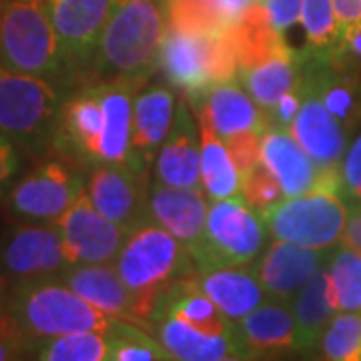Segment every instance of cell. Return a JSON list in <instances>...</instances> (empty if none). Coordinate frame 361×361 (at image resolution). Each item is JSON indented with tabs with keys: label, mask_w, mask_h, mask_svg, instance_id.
<instances>
[{
	"label": "cell",
	"mask_w": 361,
	"mask_h": 361,
	"mask_svg": "<svg viewBox=\"0 0 361 361\" xmlns=\"http://www.w3.org/2000/svg\"><path fill=\"white\" fill-rule=\"evenodd\" d=\"M4 313L23 334L28 349L40 348L54 337L80 331L115 336L130 323L97 310L61 279H42L8 287L4 293Z\"/></svg>",
	"instance_id": "6da1fadb"
},
{
	"label": "cell",
	"mask_w": 361,
	"mask_h": 361,
	"mask_svg": "<svg viewBox=\"0 0 361 361\" xmlns=\"http://www.w3.org/2000/svg\"><path fill=\"white\" fill-rule=\"evenodd\" d=\"M167 26L155 0H115L85 82L142 85L159 68Z\"/></svg>",
	"instance_id": "7a4b0ae2"
},
{
	"label": "cell",
	"mask_w": 361,
	"mask_h": 361,
	"mask_svg": "<svg viewBox=\"0 0 361 361\" xmlns=\"http://www.w3.org/2000/svg\"><path fill=\"white\" fill-rule=\"evenodd\" d=\"M0 65L44 78L65 92L78 87L47 0H6L0 28Z\"/></svg>",
	"instance_id": "3957f363"
},
{
	"label": "cell",
	"mask_w": 361,
	"mask_h": 361,
	"mask_svg": "<svg viewBox=\"0 0 361 361\" xmlns=\"http://www.w3.org/2000/svg\"><path fill=\"white\" fill-rule=\"evenodd\" d=\"M113 265L139 299L147 331L159 297L179 279L197 273L189 249L151 217L130 229Z\"/></svg>",
	"instance_id": "277c9868"
},
{
	"label": "cell",
	"mask_w": 361,
	"mask_h": 361,
	"mask_svg": "<svg viewBox=\"0 0 361 361\" xmlns=\"http://www.w3.org/2000/svg\"><path fill=\"white\" fill-rule=\"evenodd\" d=\"M66 94L44 78L0 65V137L35 159L49 157Z\"/></svg>",
	"instance_id": "5b68a950"
},
{
	"label": "cell",
	"mask_w": 361,
	"mask_h": 361,
	"mask_svg": "<svg viewBox=\"0 0 361 361\" xmlns=\"http://www.w3.org/2000/svg\"><path fill=\"white\" fill-rule=\"evenodd\" d=\"M269 229L263 217L241 197L209 203L205 235L191 251L197 271L253 265L269 245Z\"/></svg>",
	"instance_id": "8992f818"
},
{
	"label": "cell",
	"mask_w": 361,
	"mask_h": 361,
	"mask_svg": "<svg viewBox=\"0 0 361 361\" xmlns=\"http://www.w3.org/2000/svg\"><path fill=\"white\" fill-rule=\"evenodd\" d=\"M273 239L329 251L345 231L349 205L341 189L317 187L299 197H285L261 213Z\"/></svg>",
	"instance_id": "52a82bcc"
},
{
	"label": "cell",
	"mask_w": 361,
	"mask_h": 361,
	"mask_svg": "<svg viewBox=\"0 0 361 361\" xmlns=\"http://www.w3.org/2000/svg\"><path fill=\"white\" fill-rule=\"evenodd\" d=\"M80 167L44 157L6 193V209L18 223H56L85 189Z\"/></svg>",
	"instance_id": "ba28073f"
},
{
	"label": "cell",
	"mask_w": 361,
	"mask_h": 361,
	"mask_svg": "<svg viewBox=\"0 0 361 361\" xmlns=\"http://www.w3.org/2000/svg\"><path fill=\"white\" fill-rule=\"evenodd\" d=\"M68 267L56 223H18L0 237V279L6 287L59 279Z\"/></svg>",
	"instance_id": "9c48e42d"
},
{
	"label": "cell",
	"mask_w": 361,
	"mask_h": 361,
	"mask_svg": "<svg viewBox=\"0 0 361 361\" xmlns=\"http://www.w3.org/2000/svg\"><path fill=\"white\" fill-rule=\"evenodd\" d=\"M104 130V109L97 82H82L63 101L52 153L80 169L101 163V141Z\"/></svg>",
	"instance_id": "30bf717a"
},
{
	"label": "cell",
	"mask_w": 361,
	"mask_h": 361,
	"mask_svg": "<svg viewBox=\"0 0 361 361\" xmlns=\"http://www.w3.org/2000/svg\"><path fill=\"white\" fill-rule=\"evenodd\" d=\"M65 253L71 265H101L115 263L127 235L123 227L106 219L92 205L87 187L78 193L75 203L56 221Z\"/></svg>",
	"instance_id": "8fae6325"
},
{
	"label": "cell",
	"mask_w": 361,
	"mask_h": 361,
	"mask_svg": "<svg viewBox=\"0 0 361 361\" xmlns=\"http://www.w3.org/2000/svg\"><path fill=\"white\" fill-rule=\"evenodd\" d=\"M85 187L92 205L127 233L149 217V171L121 163H101L89 169Z\"/></svg>",
	"instance_id": "7c38bea8"
},
{
	"label": "cell",
	"mask_w": 361,
	"mask_h": 361,
	"mask_svg": "<svg viewBox=\"0 0 361 361\" xmlns=\"http://www.w3.org/2000/svg\"><path fill=\"white\" fill-rule=\"evenodd\" d=\"M113 4L115 0H47L52 25L77 73L78 85L89 78Z\"/></svg>",
	"instance_id": "4fadbf2b"
},
{
	"label": "cell",
	"mask_w": 361,
	"mask_h": 361,
	"mask_svg": "<svg viewBox=\"0 0 361 361\" xmlns=\"http://www.w3.org/2000/svg\"><path fill=\"white\" fill-rule=\"evenodd\" d=\"M213 37L189 35L167 26L159 52V71L175 90H183L193 109H199L213 82Z\"/></svg>",
	"instance_id": "5bb4252c"
},
{
	"label": "cell",
	"mask_w": 361,
	"mask_h": 361,
	"mask_svg": "<svg viewBox=\"0 0 361 361\" xmlns=\"http://www.w3.org/2000/svg\"><path fill=\"white\" fill-rule=\"evenodd\" d=\"M261 163L279 180L285 197H299L317 187L341 189L339 169H322L289 129L267 127L261 135Z\"/></svg>",
	"instance_id": "9a60e30c"
},
{
	"label": "cell",
	"mask_w": 361,
	"mask_h": 361,
	"mask_svg": "<svg viewBox=\"0 0 361 361\" xmlns=\"http://www.w3.org/2000/svg\"><path fill=\"white\" fill-rule=\"evenodd\" d=\"M299 85L303 90V103L289 130L319 167L339 169L349 149V133L336 116L329 113L319 90L310 78L301 75Z\"/></svg>",
	"instance_id": "2e32d148"
},
{
	"label": "cell",
	"mask_w": 361,
	"mask_h": 361,
	"mask_svg": "<svg viewBox=\"0 0 361 361\" xmlns=\"http://www.w3.org/2000/svg\"><path fill=\"white\" fill-rule=\"evenodd\" d=\"M329 251L303 247L293 241L273 239L253 263L259 281L269 299L293 303L297 293L329 259Z\"/></svg>",
	"instance_id": "e0dca14e"
},
{
	"label": "cell",
	"mask_w": 361,
	"mask_h": 361,
	"mask_svg": "<svg viewBox=\"0 0 361 361\" xmlns=\"http://www.w3.org/2000/svg\"><path fill=\"white\" fill-rule=\"evenodd\" d=\"M241 355L253 361L287 357L297 351L295 315L291 303L267 299L241 322L235 323Z\"/></svg>",
	"instance_id": "ac0fdd59"
},
{
	"label": "cell",
	"mask_w": 361,
	"mask_h": 361,
	"mask_svg": "<svg viewBox=\"0 0 361 361\" xmlns=\"http://www.w3.org/2000/svg\"><path fill=\"white\" fill-rule=\"evenodd\" d=\"M155 180L177 189H203L201 129L197 130L191 104L183 97L167 139L155 159Z\"/></svg>",
	"instance_id": "d6986e66"
},
{
	"label": "cell",
	"mask_w": 361,
	"mask_h": 361,
	"mask_svg": "<svg viewBox=\"0 0 361 361\" xmlns=\"http://www.w3.org/2000/svg\"><path fill=\"white\" fill-rule=\"evenodd\" d=\"M59 279L97 310L145 329L139 299L121 279L113 263L71 265Z\"/></svg>",
	"instance_id": "ffe728a7"
},
{
	"label": "cell",
	"mask_w": 361,
	"mask_h": 361,
	"mask_svg": "<svg viewBox=\"0 0 361 361\" xmlns=\"http://www.w3.org/2000/svg\"><path fill=\"white\" fill-rule=\"evenodd\" d=\"M209 201L203 189H177L161 183L151 185L147 215L175 235L189 253L205 235Z\"/></svg>",
	"instance_id": "44dd1931"
},
{
	"label": "cell",
	"mask_w": 361,
	"mask_h": 361,
	"mask_svg": "<svg viewBox=\"0 0 361 361\" xmlns=\"http://www.w3.org/2000/svg\"><path fill=\"white\" fill-rule=\"evenodd\" d=\"M177 113V97L171 85H151L135 94L133 149L142 169H151L167 139Z\"/></svg>",
	"instance_id": "7402d4cb"
},
{
	"label": "cell",
	"mask_w": 361,
	"mask_h": 361,
	"mask_svg": "<svg viewBox=\"0 0 361 361\" xmlns=\"http://www.w3.org/2000/svg\"><path fill=\"white\" fill-rule=\"evenodd\" d=\"M193 281L233 323L241 322L269 299L253 265L197 271Z\"/></svg>",
	"instance_id": "603a6c76"
},
{
	"label": "cell",
	"mask_w": 361,
	"mask_h": 361,
	"mask_svg": "<svg viewBox=\"0 0 361 361\" xmlns=\"http://www.w3.org/2000/svg\"><path fill=\"white\" fill-rule=\"evenodd\" d=\"M149 334L167 349L173 361H217L241 355L237 336H211L169 313L151 317Z\"/></svg>",
	"instance_id": "cb8c5ba5"
},
{
	"label": "cell",
	"mask_w": 361,
	"mask_h": 361,
	"mask_svg": "<svg viewBox=\"0 0 361 361\" xmlns=\"http://www.w3.org/2000/svg\"><path fill=\"white\" fill-rule=\"evenodd\" d=\"M97 85L101 89L104 109L101 163H121V165L142 169L133 149V104H135V94L141 89L121 80L97 82Z\"/></svg>",
	"instance_id": "d4e9b609"
},
{
	"label": "cell",
	"mask_w": 361,
	"mask_h": 361,
	"mask_svg": "<svg viewBox=\"0 0 361 361\" xmlns=\"http://www.w3.org/2000/svg\"><path fill=\"white\" fill-rule=\"evenodd\" d=\"M199 109H203L209 115V121L221 139L247 130L263 133L267 129V118L263 109L253 101L245 87L239 85L237 77L213 85L207 90Z\"/></svg>",
	"instance_id": "484cf974"
},
{
	"label": "cell",
	"mask_w": 361,
	"mask_h": 361,
	"mask_svg": "<svg viewBox=\"0 0 361 361\" xmlns=\"http://www.w3.org/2000/svg\"><path fill=\"white\" fill-rule=\"evenodd\" d=\"M229 35L239 68H251L277 56L293 54L283 35L271 25L269 13L263 2H253L245 14L229 26Z\"/></svg>",
	"instance_id": "4316f807"
},
{
	"label": "cell",
	"mask_w": 361,
	"mask_h": 361,
	"mask_svg": "<svg viewBox=\"0 0 361 361\" xmlns=\"http://www.w3.org/2000/svg\"><path fill=\"white\" fill-rule=\"evenodd\" d=\"M297 327V351L313 355L317 351L323 329L337 313L327 263L311 277L291 303Z\"/></svg>",
	"instance_id": "83f0119b"
},
{
	"label": "cell",
	"mask_w": 361,
	"mask_h": 361,
	"mask_svg": "<svg viewBox=\"0 0 361 361\" xmlns=\"http://www.w3.org/2000/svg\"><path fill=\"white\" fill-rule=\"evenodd\" d=\"M199 113L201 129V183L203 191L211 199H229L241 197V173L233 161L225 141L213 129L209 115L203 109Z\"/></svg>",
	"instance_id": "f1b7e54d"
},
{
	"label": "cell",
	"mask_w": 361,
	"mask_h": 361,
	"mask_svg": "<svg viewBox=\"0 0 361 361\" xmlns=\"http://www.w3.org/2000/svg\"><path fill=\"white\" fill-rule=\"evenodd\" d=\"M237 77L243 82L245 90L253 97V101L263 109L267 115L281 97L293 90L299 85L301 71L297 52L287 56H277L263 65L251 68H239Z\"/></svg>",
	"instance_id": "f546056e"
},
{
	"label": "cell",
	"mask_w": 361,
	"mask_h": 361,
	"mask_svg": "<svg viewBox=\"0 0 361 361\" xmlns=\"http://www.w3.org/2000/svg\"><path fill=\"white\" fill-rule=\"evenodd\" d=\"M327 271L337 311H361V253L345 243H337L329 259Z\"/></svg>",
	"instance_id": "4dcf8cb0"
},
{
	"label": "cell",
	"mask_w": 361,
	"mask_h": 361,
	"mask_svg": "<svg viewBox=\"0 0 361 361\" xmlns=\"http://www.w3.org/2000/svg\"><path fill=\"white\" fill-rule=\"evenodd\" d=\"M113 341L101 331L54 337L39 348L37 361H111Z\"/></svg>",
	"instance_id": "1f68e13d"
},
{
	"label": "cell",
	"mask_w": 361,
	"mask_h": 361,
	"mask_svg": "<svg viewBox=\"0 0 361 361\" xmlns=\"http://www.w3.org/2000/svg\"><path fill=\"white\" fill-rule=\"evenodd\" d=\"M317 353L322 361H361V311H337L323 329Z\"/></svg>",
	"instance_id": "d6a6232c"
},
{
	"label": "cell",
	"mask_w": 361,
	"mask_h": 361,
	"mask_svg": "<svg viewBox=\"0 0 361 361\" xmlns=\"http://www.w3.org/2000/svg\"><path fill=\"white\" fill-rule=\"evenodd\" d=\"M301 25L307 37L305 52L329 56L339 49L341 25L334 8V0H303Z\"/></svg>",
	"instance_id": "836d02e7"
},
{
	"label": "cell",
	"mask_w": 361,
	"mask_h": 361,
	"mask_svg": "<svg viewBox=\"0 0 361 361\" xmlns=\"http://www.w3.org/2000/svg\"><path fill=\"white\" fill-rule=\"evenodd\" d=\"M169 26L189 35H219L229 25L217 0H167Z\"/></svg>",
	"instance_id": "e575fe53"
},
{
	"label": "cell",
	"mask_w": 361,
	"mask_h": 361,
	"mask_svg": "<svg viewBox=\"0 0 361 361\" xmlns=\"http://www.w3.org/2000/svg\"><path fill=\"white\" fill-rule=\"evenodd\" d=\"M283 197L279 180L273 177V173L263 163H259L253 171L241 177V199L257 213L267 211Z\"/></svg>",
	"instance_id": "d590c367"
},
{
	"label": "cell",
	"mask_w": 361,
	"mask_h": 361,
	"mask_svg": "<svg viewBox=\"0 0 361 361\" xmlns=\"http://www.w3.org/2000/svg\"><path fill=\"white\" fill-rule=\"evenodd\" d=\"M261 135L263 133H257V130H247V133H239V135H231L223 139L241 177L261 163Z\"/></svg>",
	"instance_id": "8d00e7d4"
},
{
	"label": "cell",
	"mask_w": 361,
	"mask_h": 361,
	"mask_svg": "<svg viewBox=\"0 0 361 361\" xmlns=\"http://www.w3.org/2000/svg\"><path fill=\"white\" fill-rule=\"evenodd\" d=\"M341 195L348 205H361V133L348 149L339 165Z\"/></svg>",
	"instance_id": "74e56055"
},
{
	"label": "cell",
	"mask_w": 361,
	"mask_h": 361,
	"mask_svg": "<svg viewBox=\"0 0 361 361\" xmlns=\"http://www.w3.org/2000/svg\"><path fill=\"white\" fill-rule=\"evenodd\" d=\"M301 103H303V90H301V85H297L295 89L289 90L287 94L281 97V101L275 104L271 109L269 113L265 115L267 118V127H281V129H289L293 118L299 113L301 109Z\"/></svg>",
	"instance_id": "f35d334b"
},
{
	"label": "cell",
	"mask_w": 361,
	"mask_h": 361,
	"mask_svg": "<svg viewBox=\"0 0 361 361\" xmlns=\"http://www.w3.org/2000/svg\"><path fill=\"white\" fill-rule=\"evenodd\" d=\"M269 13L271 25L275 26L281 35L287 28L301 20L303 0H265L263 2Z\"/></svg>",
	"instance_id": "ab89813d"
},
{
	"label": "cell",
	"mask_w": 361,
	"mask_h": 361,
	"mask_svg": "<svg viewBox=\"0 0 361 361\" xmlns=\"http://www.w3.org/2000/svg\"><path fill=\"white\" fill-rule=\"evenodd\" d=\"M20 171V149L13 141L0 137V197H6Z\"/></svg>",
	"instance_id": "60d3db41"
},
{
	"label": "cell",
	"mask_w": 361,
	"mask_h": 361,
	"mask_svg": "<svg viewBox=\"0 0 361 361\" xmlns=\"http://www.w3.org/2000/svg\"><path fill=\"white\" fill-rule=\"evenodd\" d=\"M28 349L25 337L14 322L4 313L0 319V361H14L20 357V351Z\"/></svg>",
	"instance_id": "b9f144b4"
},
{
	"label": "cell",
	"mask_w": 361,
	"mask_h": 361,
	"mask_svg": "<svg viewBox=\"0 0 361 361\" xmlns=\"http://www.w3.org/2000/svg\"><path fill=\"white\" fill-rule=\"evenodd\" d=\"M334 56L343 61H361V25L353 26L341 35L339 49L334 52Z\"/></svg>",
	"instance_id": "7bdbcfd3"
},
{
	"label": "cell",
	"mask_w": 361,
	"mask_h": 361,
	"mask_svg": "<svg viewBox=\"0 0 361 361\" xmlns=\"http://www.w3.org/2000/svg\"><path fill=\"white\" fill-rule=\"evenodd\" d=\"M334 8L341 25V35L361 25V0H334Z\"/></svg>",
	"instance_id": "ee69618b"
},
{
	"label": "cell",
	"mask_w": 361,
	"mask_h": 361,
	"mask_svg": "<svg viewBox=\"0 0 361 361\" xmlns=\"http://www.w3.org/2000/svg\"><path fill=\"white\" fill-rule=\"evenodd\" d=\"M341 243L353 247L355 251L361 253V205L349 207V217L345 231L341 237Z\"/></svg>",
	"instance_id": "f6af8a7d"
},
{
	"label": "cell",
	"mask_w": 361,
	"mask_h": 361,
	"mask_svg": "<svg viewBox=\"0 0 361 361\" xmlns=\"http://www.w3.org/2000/svg\"><path fill=\"white\" fill-rule=\"evenodd\" d=\"M217 2H219L221 13L225 16L227 25L233 26L255 0H217Z\"/></svg>",
	"instance_id": "bcb514c9"
},
{
	"label": "cell",
	"mask_w": 361,
	"mask_h": 361,
	"mask_svg": "<svg viewBox=\"0 0 361 361\" xmlns=\"http://www.w3.org/2000/svg\"><path fill=\"white\" fill-rule=\"evenodd\" d=\"M4 315V293H2V279H0V319Z\"/></svg>",
	"instance_id": "7dc6e473"
},
{
	"label": "cell",
	"mask_w": 361,
	"mask_h": 361,
	"mask_svg": "<svg viewBox=\"0 0 361 361\" xmlns=\"http://www.w3.org/2000/svg\"><path fill=\"white\" fill-rule=\"evenodd\" d=\"M217 361H253V360H247V357H241V355H229V357H223V360Z\"/></svg>",
	"instance_id": "c3c4849f"
},
{
	"label": "cell",
	"mask_w": 361,
	"mask_h": 361,
	"mask_svg": "<svg viewBox=\"0 0 361 361\" xmlns=\"http://www.w3.org/2000/svg\"><path fill=\"white\" fill-rule=\"evenodd\" d=\"M4 6H6V0H0V28H2V16H4Z\"/></svg>",
	"instance_id": "681fc988"
},
{
	"label": "cell",
	"mask_w": 361,
	"mask_h": 361,
	"mask_svg": "<svg viewBox=\"0 0 361 361\" xmlns=\"http://www.w3.org/2000/svg\"><path fill=\"white\" fill-rule=\"evenodd\" d=\"M255 2H265V0H255Z\"/></svg>",
	"instance_id": "f907efd6"
},
{
	"label": "cell",
	"mask_w": 361,
	"mask_h": 361,
	"mask_svg": "<svg viewBox=\"0 0 361 361\" xmlns=\"http://www.w3.org/2000/svg\"><path fill=\"white\" fill-rule=\"evenodd\" d=\"M14 361H25V360H20V357H18V360H14Z\"/></svg>",
	"instance_id": "816d5d0a"
},
{
	"label": "cell",
	"mask_w": 361,
	"mask_h": 361,
	"mask_svg": "<svg viewBox=\"0 0 361 361\" xmlns=\"http://www.w3.org/2000/svg\"><path fill=\"white\" fill-rule=\"evenodd\" d=\"M269 361H281V360H269Z\"/></svg>",
	"instance_id": "f5cc1de1"
}]
</instances>
